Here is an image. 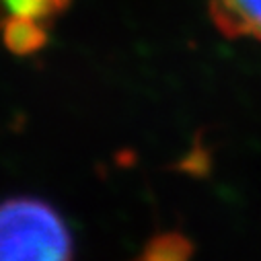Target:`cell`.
Listing matches in <instances>:
<instances>
[{"mask_svg":"<svg viewBox=\"0 0 261 261\" xmlns=\"http://www.w3.org/2000/svg\"><path fill=\"white\" fill-rule=\"evenodd\" d=\"M72 234L39 198L0 202V261H72Z\"/></svg>","mask_w":261,"mask_h":261,"instance_id":"obj_1","label":"cell"},{"mask_svg":"<svg viewBox=\"0 0 261 261\" xmlns=\"http://www.w3.org/2000/svg\"><path fill=\"white\" fill-rule=\"evenodd\" d=\"M208 13L224 37L261 41V0H208Z\"/></svg>","mask_w":261,"mask_h":261,"instance_id":"obj_2","label":"cell"},{"mask_svg":"<svg viewBox=\"0 0 261 261\" xmlns=\"http://www.w3.org/2000/svg\"><path fill=\"white\" fill-rule=\"evenodd\" d=\"M47 23L27 19V17H3L0 19V35L3 43L15 56H31L45 47L49 39Z\"/></svg>","mask_w":261,"mask_h":261,"instance_id":"obj_3","label":"cell"},{"mask_svg":"<svg viewBox=\"0 0 261 261\" xmlns=\"http://www.w3.org/2000/svg\"><path fill=\"white\" fill-rule=\"evenodd\" d=\"M70 3L72 0H0V11L3 17H27L51 25Z\"/></svg>","mask_w":261,"mask_h":261,"instance_id":"obj_4","label":"cell"},{"mask_svg":"<svg viewBox=\"0 0 261 261\" xmlns=\"http://www.w3.org/2000/svg\"><path fill=\"white\" fill-rule=\"evenodd\" d=\"M154 243V255H150L148 261H187L189 255V245L185 239H179L175 234L161 237Z\"/></svg>","mask_w":261,"mask_h":261,"instance_id":"obj_5","label":"cell"}]
</instances>
